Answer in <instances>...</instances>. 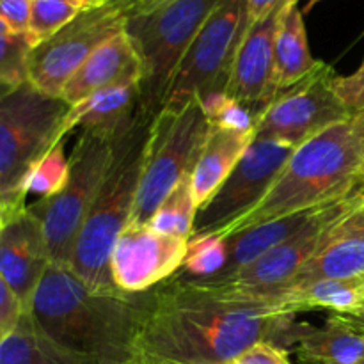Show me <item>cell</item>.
Wrapping results in <instances>:
<instances>
[{"mask_svg":"<svg viewBox=\"0 0 364 364\" xmlns=\"http://www.w3.org/2000/svg\"><path fill=\"white\" fill-rule=\"evenodd\" d=\"M361 212L364 213V201H363V205H361Z\"/></svg>","mask_w":364,"mask_h":364,"instance_id":"43","label":"cell"},{"mask_svg":"<svg viewBox=\"0 0 364 364\" xmlns=\"http://www.w3.org/2000/svg\"><path fill=\"white\" fill-rule=\"evenodd\" d=\"M188 238L156 231L149 224L128 223L110 255V277L117 290L141 295L181 270Z\"/></svg>","mask_w":364,"mask_h":364,"instance_id":"13","label":"cell"},{"mask_svg":"<svg viewBox=\"0 0 364 364\" xmlns=\"http://www.w3.org/2000/svg\"><path fill=\"white\" fill-rule=\"evenodd\" d=\"M80 11L70 0H32L27 38L32 48L66 27Z\"/></svg>","mask_w":364,"mask_h":364,"instance_id":"28","label":"cell"},{"mask_svg":"<svg viewBox=\"0 0 364 364\" xmlns=\"http://www.w3.org/2000/svg\"><path fill=\"white\" fill-rule=\"evenodd\" d=\"M0 364H100L53 341L28 311L18 326L0 340Z\"/></svg>","mask_w":364,"mask_h":364,"instance_id":"23","label":"cell"},{"mask_svg":"<svg viewBox=\"0 0 364 364\" xmlns=\"http://www.w3.org/2000/svg\"><path fill=\"white\" fill-rule=\"evenodd\" d=\"M363 201L364 188H359V191L352 192V194L345 196L341 199H336V201L287 213V215L267 220V223L258 224L251 230L233 235V237L228 238V242H230V258H228L223 272L217 274V276H226V274H231L235 270L242 269V267L249 265L256 258L265 255L267 251L284 244L287 240L294 238L295 235L302 233V231L315 226V224L340 219L345 213L361 206Z\"/></svg>","mask_w":364,"mask_h":364,"instance_id":"14","label":"cell"},{"mask_svg":"<svg viewBox=\"0 0 364 364\" xmlns=\"http://www.w3.org/2000/svg\"><path fill=\"white\" fill-rule=\"evenodd\" d=\"M361 364H364V361H363V363H361Z\"/></svg>","mask_w":364,"mask_h":364,"instance_id":"45","label":"cell"},{"mask_svg":"<svg viewBox=\"0 0 364 364\" xmlns=\"http://www.w3.org/2000/svg\"><path fill=\"white\" fill-rule=\"evenodd\" d=\"M358 318H363V320H364V304H363V308H361V311H359V315H358Z\"/></svg>","mask_w":364,"mask_h":364,"instance_id":"39","label":"cell"},{"mask_svg":"<svg viewBox=\"0 0 364 364\" xmlns=\"http://www.w3.org/2000/svg\"><path fill=\"white\" fill-rule=\"evenodd\" d=\"M334 68L320 60L299 84L274 96L256 121V137L272 139L297 148L352 112L334 91Z\"/></svg>","mask_w":364,"mask_h":364,"instance_id":"11","label":"cell"},{"mask_svg":"<svg viewBox=\"0 0 364 364\" xmlns=\"http://www.w3.org/2000/svg\"><path fill=\"white\" fill-rule=\"evenodd\" d=\"M70 2L73 4L78 11H85V9H92V7L103 6V4L109 2V0H70Z\"/></svg>","mask_w":364,"mask_h":364,"instance_id":"36","label":"cell"},{"mask_svg":"<svg viewBox=\"0 0 364 364\" xmlns=\"http://www.w3.org/2000/svg\"><path fill=\"white\" fill-rule=\"evenodd\" d=\"M25 313L27 309L23 302L14 294L9 283L0 276V340H4L18 326Z\"/></svg>","mask_w":364,"mask_h":364,"instance_id":"31","label":"cell"},{"mask_svg":"<svg viewBox=\"0 0 364 364\" xmlns=\"http://www.w3.org/2000/svg\"><path fill=\"white\" fill-rule=\"evenodd\" d=\"M50 265L43 226L27 205L0 228V276L20 297L25 309Z\"/></svg>","mask_w":364,"mask_h":364,"instance_id":"15","label":"cell"},{"mask_svg":"<svg viewBox=\"0 0 364 364\" xmlns=\"http://www.w3.org/2000/svg\"><path fill=\"white\" fill-rule=\"evenodd\" d=\"M294 148L272 139L255 137L219 191L198 210L192 237L223 233L244 219L269 194Z\"/></svg>","mask_w":364,"mask_h":364,"instance_id":"12","label":"cell"},{"mask_svg":"<svg viewBox=\"0 0 364 364\" xmlns=\"http://www.w3.org/2000/svg\"><path fill=\"white\" fill-rule=\"evenodd\" d=\"M144 364H180V363H171V361H159V359H146L141 358Z\"/></svg>","mask_w":364,"mask_h":364,"instance_id":"37","label":"cell"},{"mask_svg":"<svg viewBox=\"0 0 364 364\" xmlns=\"http://www.w3.org/2000/svg\"><path fill=\"white\" fill-rule=\"evenodd\" d=\"M0 228H2V223H0Z\"/></svg>","mask_w":364,"mask_h":364,"instance_id":"44","label":"cell"},{"mask_svg":"<svg viewBox=\"0 0 364 364\" xmlns=\"http://www.w3.org/2000/svg\"><path fill=\"white\" fill-rule=\"evenodd\" d=\"M196 213H198V203L192 188V174H187L160 203L148 224L160 233L191 238Z\"/></svg>","mask_w":364,"mask_h":364,"instance_id":"24","label":"cell"},{"mask_svg":"<svg viewBox=\"0 0 364 364\" xmlns=\"http://www.w3.org/2000/svg\"><path fill=\"white\" fill-rule=\"evenodd\" d=\"M247 28V2L220 0L185 53L162 109H183L192 100L223 91Z\"/></svg>","mask_w":364,"mask_h":364,"instance_id":"9","label":"cell"},{"mask_svg":"<svg viewBox=\"0 0 364 364\" xmlns=\"http://www.w3.org/2000/svg\"><path fill=\"white\" fill-rule=\"evenodd\" d=\"M364 110L326 128L294 149L263 201L223 231L230 238L287 213L336 201L361 187Z\"/></svg>","mask_w":364,"mask_h":364,"instance_id":"3","label":"cell"},{"mask_svg":"<svg viewBox=\"0 0 364 364\" xmlns=\"http://www.w3.org/2000/svg\"><path fill=\"white\" fill-rule=\"evenodd\" d=\"M141 80V59H139L134 43L123 28L89 55L80 70L70 78L60 98L68 105L73 107L96 91L124 84V82Z\"/></svg>","mask_w":364,"mask_h":364,"instance_id":"19","label":"cell"},{"mask_svg":"<svg viewBox=\"0 0 364 364\" xmlns=\"http://www.w3.org/2000/svg\"><path fill=\"white\" fill-rule=\"evenodd\" d=\"M208 130V119L198 98L183 109H160L153 116L130 223L148 224L169 192L192 174Z\"/></svg>","mask_w":364,"mask_h":364,"instance_id":"8","label":"cell"},{"mask_svg":"<svg viewBox=\"0 0 364 364\" xmlns=\"http://www.w3.org/2000/svg\"><path fill=\"white\" fill-rule=\"evenodd\" d=\"M134 0H109L80 11L66 27L39 43L28 55V84L45 95L60 98L70 78L92 52L127 23Z\"/></svg>","mask_w":364,"mask_h":364,"instance_id":"10","label":"cell"},{"mask_svg":"<svg viewBox=\"0 0 364 364\" xmlns=\"http://www.w3.org/2000/svg\"><path fill=\"white\" fill-rule=\"evenodd\" d=\"M167 2V0H135L134 6H132L130 13H128V16L130 14H137V13H144V11H149L153 9V7L160 6V4Z\"/></svg>","mask_w":364,"mask_h":364,"instance_id":"35","label":"cell"},{"mask_svg":"<svg viewBox=\"0 0 364 364\" xmlns=\"http://www.w3.org/2000/svg\"><path fill=\"white\" fill-rule=\"evenodd\" d=\"M358 277H364V213L361 206L327 228L315 255L288 284Z\"/></svg>","mask_w":364,"mask_h":364,"instance_id":"17","label":"cell"},{"mask_svg":"<svg viewBox=\"0 0 364 364\" xmlns=\"http://www.w3.org/2000/svg\"><path fill=\"white\" fill-rule=\"evenodd\" d=\"M309 4H316V2H320V0H308Z\"/></svg>","mask_w":364,"mask_h":364,"instance_id":"42","label":"cell"},{"mask_svg":"<svg viewBox=\"0 0 364 364\" xmlns=\"http://www.w3.org/2000/svg\"><path fill=\"white\" fill-rule=\"evenodd\" d=\"M290 0H283L263 20L245 32L231 66L224 91L258 112L270 102V80L274 70V45L281 16Z\"/></svg>","mask_w":364,"mask_h":364,"instance_id":"16","label":"cell"},{"mask_svg":"<svg viewBox=\"0 0 364 364\" xmlns=\"http://www.w3.org/2000/svg\"><path fill=\"white\" fill-rule=\"evenodd\" d=\"M198 100L201 102L210 127L240 132V134H256L258 110L230 96L224 89L208 92Z\"/></svg>","mask_w":364,"mask_h":364,"instance_id":"26","label":"cell"},{"mask_svg":"<svg viewBox=\"0 0 364 364\" xmlns=\"http://www.w3.org/2000/svg\"><path fill=\"white\" fill-rule=\"evenodd\" d=\"M9 27H7V25L6 23H4V21L2 20H0V36H2V34H9Z\"/></svg>","mask_w":364,"mask_h":364,"instance_id":"38","label":"cell"},{"mask_svg":"<svg viewBox=\"0 0 364 364\" xmlns=\"http://www.w3.org/2000/svg\"><path fill=\"white\" fill-rule=\"evenodd\" d=\"M71 107L32 84L0 89V223L27 208L25 183L50 149L66 139Z\"/></svg>","mask_w":364,"mask_h":364,"instance_id":"5","label":"cell"},{"mask_svg":"<svg viewBox=\"0 0 364 364\" xmlns=\"http://www.w3.org/2000/svg\"><path fill=\"white\" fill-rule=\"evenodd\" d=\"M334 91L348 112L364 110V60L361 66L350 75L334 78Z\"/></svg>","mask_w":364,"mask_h":364,"instance_id":"30","label":"cell"},{"mask_svg":"<svg viewBox=\"0 0 364 364\" xmlns=\"http://www.w3.org/2000/svg\"><path fill=\"white\" fill-rule=\"evenodd\" d=\"M32 43L27 34L0 36V89H14L28 82V55Z\"/></svg>","mask_w":364,"mask_h":364,"instance_id":"29","label":"cell"},{"mask_svg":"<svg viewBox=\"0 0 364 364\" xmlns=\"http://www.w3.org/2000/svg\"><path fill=\"white\" fill-rule=\"evenodd\" d=\"M295 316L279 306L247 301L176 274L142 297L139 355L180 364H228L259 341L288 350Z\"/></svg>","mask_w":364,"mask_h":364,"instance_id":"1","label":"cell"},{"mask_svg":"<svg viewBox=\"0 0 364 364\" xmlns=\"http://www.w3.org/2000/svg\"><path fill=\"white\" fill-rule=\"evenodd\" d=\"M230 258V242L223 235H201L188 238L187 256L178 274L191 279H208L226 267Z\"/></svg>","mask_w":364,"mask_h":364,"instance_id":"25","label":"cell"},{"mask_svg":"<svg viewBox=\"0 0 364 364\" xmlns=\"http://www.w3.org/2000/svg\"><path fill=\"white\" fill-rule=\"evenodd\" d=\"M134 2H135V0H134Z\"/></svg>","mask_w":364,"mask_h":364,"instance_id":"46","label":"cell"},{"mask_svg":"<svg viewBox=\"0 0 364 364\" xmlns=\"http://www.w3.org/2000/svg\"><path fill=\"white\" fill-rule=\"evenodd\" d=\"M299 2L301 0H290L277 28L270 100L284 89L304 80L320 63L309 52L308 34H306L304 18Z\"/></svg>","mask_w":364,"mask_h":364,"instance_id":"21","label":"cell"},{"mask_svg":"<svg viewBox=\"0 0 364 364\" xmlns=\"http://www.w3.org/2000/svg\"><path fill=\"white\" fill-rule=\"evenodd\" d=\"M228 364H291L290 352L272 341H259Z\"/></svg>","mask_w":364,"mask_h":364,"instance_id":"32","label":"cell"},{"mask_svg":"<svg viewBox=\"0 0 364 364\" xmlns=\"http://www.w3.org/2000/svg\"><path fill=\"white\" fill-rule=\"evenodd\" d=\"M255 137L256 134H240V132L210 127L201 155L192 171V188H194L198 210L219 191Z\"/></svg>","mask_w":364,"mask_h":364,"instance_id":"22","label":"cell"},{"mask_svg":"<svg viewBox=\"0 0 364 364\" xmlns=\"http://www.w3.org/2000/svg\"><path fill=\"white\" fill-rule=\"evenodd\" d=\"M361 187L364 188V166H363V171H361Z\"/></svg>","mask_w":364,"mask_h":364,"instance_id":"40","label":"cell"},{"mask_svg":"<svg viewBox=\"0 0 364 364\" xmlns=\"http://www.w3.org/2000/svg\"><path fill=\"white\" fill-rule=\"evenodd\" d=\"M151 119L141 107L134 124L117 137L109 174L71 252L68 269L98 290H117L110 277V255L134 213Z\"/></svg>","mask_w":364,"mask_h":364,"instance_id":"4","label":"cell"},{"mask_svg":"<svg viewBox=\"0 0 364 364\" xmlns=\"http://www.w3.org/2000/svg\"><path fill=\"white\" fill-rule=\"evenodd\" d=\"M247 2V14H249V27L256 21L263 20L272 9H276L283 0H245Z\"/></svg>","mask_w":364,"mask_h":364,"instance_id":"34","label":"cell"},{"mask_svg":"<svg viewBox=\"0 0 364 364\" xmlns=\"http://www.w3.org/2000/svg\"><path fill=\"white\" fill-rule=\"evenodd\" d=\"M141 295L98 290L68 267L52 263L27 311L63 347L100 364H132L141 358Z\"/></svg>","mask_w":364,"mask_h":364,"instance_id":"2","label":"cell"},{"mask_svg":"<svg viewBox=\"0 0 364 364\" xmlns=\"http://www.w3.org/2000/svg\"><path fill=\"white\" fill-rule=\"evenodd\" d=\"M288 348L301 364H361L364 361V320L331 315L323 326L294 323Z\"/></svg>","mask_w":364,"mask_h":364,"instance_id":"18","label":"cell"},{"mask_svg":"<svg viewBox=\"0 0 364 364\" xmlns=\"http://www.w3.org/2000/svg\"><path fill=\"white\" fill-rule=\"evenodd\" d=\"M117 137L82 130L70 153V178L60 192L28 210L39 219L53 265L68 267L78 233L109 174Z\"/></svg>","mask_w":364,"mask_h":364,"instance_id":"7","label":"cell"},{"mask_svg":"<svg viewBox=\"0 0 364 364\" xmlns=\"http://www.w3.org/2000/svg\"><path fill=\"white\" fill-rule=\"evenodd\" d=\"M132 364H144V361H142V359H141V358H139V359H137V361H135V363H132Z\"/></svg>","mask_w":364,"mask_h":364,"instance_id":"41","label":"cell"},{"mask_svg":"<svg viewBox=\"0 0 364 364\" xmlns=\"http://www.w3.org/2000/svg\"><path fill=\"white\" fill-rule=\"evenodd\" d=\"M66 141H60L48 151V155L34 167L25 183V196H38L48 199L60 192L70 178V155L64 149Z\"/></svg>","mask_w":364,"mask_h":364,"instance_id":"27","label":"cell"},{"mask_svg":"<svg viewBox=\"0 0 364 364\" xmlns=\"http://www.w3.org/2000/svg\"><path fill=\"white\" fill-rule=\"evenodd\" d=\"M32 0H0V20L11 32H27Z\"/></svg>","mask_w":364,"mask_h":364,"instance_id":"33","label":"cell"},{"mask_svg":"<svg viewBox=\"0 0 364 364\" xmlns=\"http://www.w3.org/2000/svg\"><path fill=\"white\" fill-rule=\"evenodd\" d=\"M141 82H124L102 89L71 107L64 130L71 134L75 128H80L119 137L134 124L141 112Z\"/></svg>","mask_w":364,"mask_h":364,"instance_id":"20","label":"cell"},{"mask_svg":"<svg viewBox=\"0 0 364 364\" xmlns=\"http://www.w3.org/2000/svg\"><path fill=\"white\" fill-rule=\"evenodd\" d=\"M220 0H167L144 13L130 14L124 32L142 64V110L155 116L164 107L171 82Z\"/></svg>","mask_w":364,"mask_h":364,"instance_id":"6","label":"cell"}]
</instances>
